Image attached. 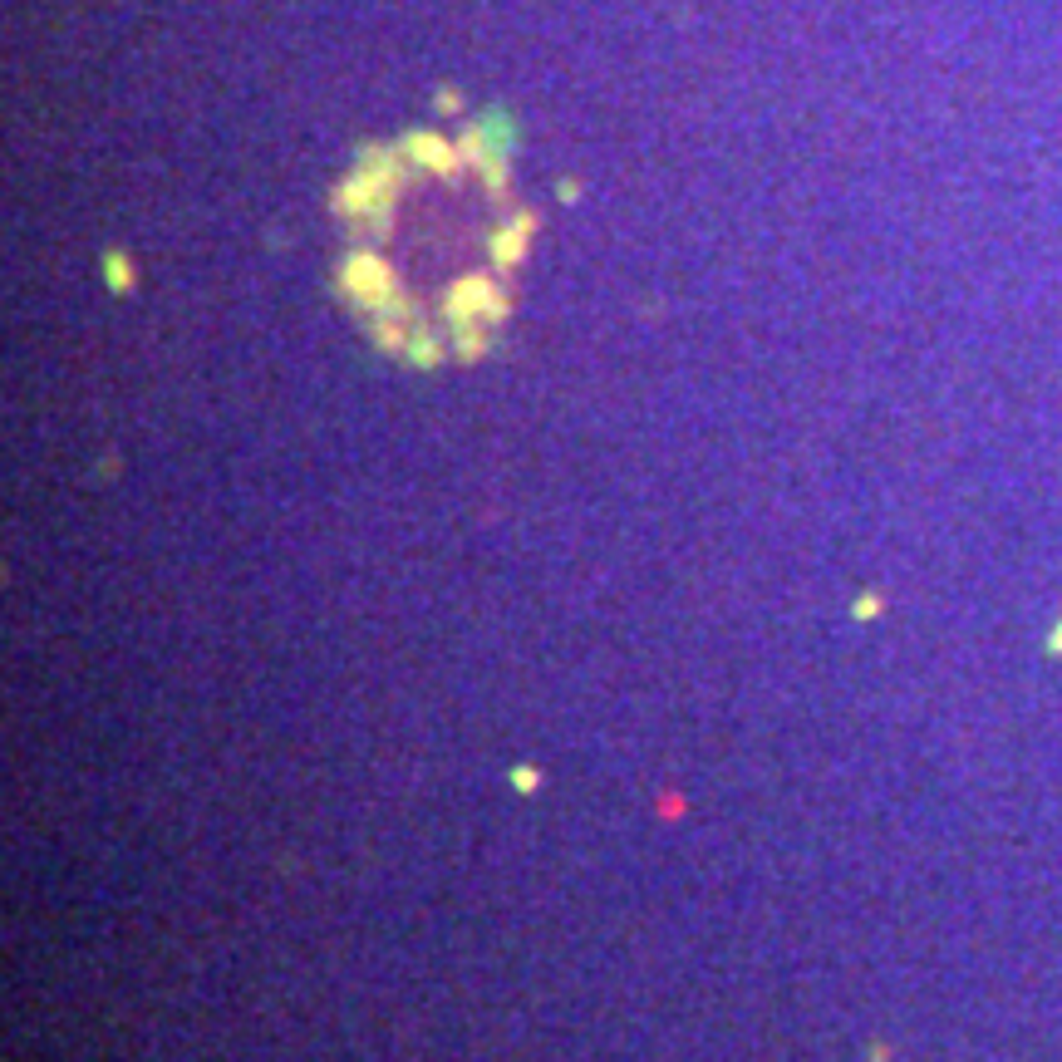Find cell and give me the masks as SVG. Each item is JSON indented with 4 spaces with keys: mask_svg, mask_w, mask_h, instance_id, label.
Returning a JSON list of instances; mask_svg holds the SVG:
<instances>
[{
    "mask_svg": "<svg viewBox=\"0 0 1062 1062\" xmlns=\"http://www.w3.org/2000/svg\"><path fill=\"white\" fill-rule=\"evenodd\" d=\"M109 286H114V291H128V286H133V271H128V261H123V256H109Z\"/></svg>",
    "mask_w": 1062,
    "mask_h": 1062,
    "instance_id": "6da1fadb",
    "label": "cell"
},
{
    "mask_svg": "<svg viewBox=\"0 0 1062 1062\" xmlns=\"http://www.w3.org/2000/svg\"><path fill=\"white\" fill-rule=\"evenodd\" d=\"M876 610H881V600H876V595H861V600L851 605V615H856V620H871Z\"/></svg>",
    "mask_w": 1062,
    "mask_h": 1062,
    "instance_id": "7a4b0ae2",
    "label": "cell"
},
{
    "mask_svg": "<svg viewBox=\"0 0 1062 1062\" xmlns=\"http://www.w3.org/2000/svg\"><path fill=\"white\" fill-rule=\"evenodd\" d=\"M512 782H517L522 792H531V787H536L541 777H536V767H517V772H512Z\"/></svg>",
    "mask_w": 1062,
    "mask_h": 1062,
    "instance_id": "3957f363",
    "label": "cell"
},
{
    "mask_svg": "<svg viewBox=\"0 0 1062 1062\" xmlns=\"http://www.w3.org/2000/svg\"><path fill=\"white\" fill-rule=\"evenodd\" d=\"M1048 649H1053V654H1062V625L1053 630V635H1048Z\"/></svg>",
    "mask_w": 1062,
    "mask_h": 1062,
    "instance_id": "277c9868",
    "label": "cell"
}]
</instances>
